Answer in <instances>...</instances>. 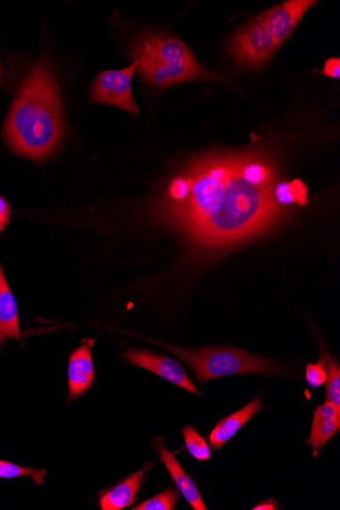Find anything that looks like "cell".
Segmentation results:
<instances>
[{
	"instance_id": "obj_20",
	"label": "cell",
	"mask_w": 340,
	"mask_h": 510,
	"mask_svg": "<svg viewBox=\"0 0 340 510\" xmlns=\"http://www.w3.org/2000/svg\"><path fill=\"white\" fill-rule=\"evenodd\" d=\"M325 361L322 357L316 364H307L306 381L312 388H319L326 381Z\"/></svg>"
},
{
	"instance_id": "obj_13",
	"label": "cell",
	"mask_w": 340,
	"mask_h": 510,
	"mask_svg": "<svg viewBox=\"0 0 340 510\" xmlns=\"http://www.w3.org/2000/svg\"><path fill=\"white\" fill-rule=\"evenodd\" d=\"M8 337L22 340L20 334L18 306L0 264V348Z\"/></svg>"
},
{
	"instance_id": "obj_12",
	"label": "cell",
	"mask_w": 340,
	"mask_h": 510,
	"mask_svg": "<svg viewBox=\"0 0 340 510\" xmlns=\"http://www.w3.org/2000/svg\"><path fill=\"white\" fill-rule=\"evenodd\" d=\"M263 408L262 395H258L245 408L220 420L208 436L213 450L219 451L228 440H231L239 432L242 426L247 424Z\"/></svg>"
},
{
	"instance_id": "obj_24",
	"label": "cell",
	"mask_w": 340,
	"mask_h": 510,
	"mask_svg": "<svg viewBox=\"0 0 340 510\" xmlns=\"http://www.w3.org/2000/svg\"><path fill=\"white\" fill-rule=\"evenodd\" d=\"M3 231V230H2V229H0V231Z\"/></svg>"
},
{
	"instance_id": "obj_18",
	"label": "cell",
	"mask_w": 340,
	"mask_h": 510,
	"mask_svg": "<svg viewBox=\"0 0 340 510\" xmlns=\"http://www.w3.org/2000/svg\"><path fill=\"white\" fill-rule=\"evenodd\" d=\"M45 475V468L36 470V468L20 467L10 463V461L0 459V478L13 479L28 475V477H31L34 480L35 484L40 486L43 483Z\"/></svg>"
},
{
	"instance_id": "obj_3",
	"label": "cell",
	"mask_w": 340,
	"mask_h": 510,
	"mask_svg": "<svg viewBox=\"0 0 340 510\" xmlns=\"http://www.w3.org/2000/svg\"><path fill=\"white\" fill-rule=\"evenodd\" d=\"M131 54L138 73L148 84L157 88L197 80L222 81L218 75L201 66L182 41L164 33L141 34L131 45Z\"/></svg>"
},
{
	"instance_id": "obj_15",
	"label": "cell",
	"mask_w": 340,
	"mask_h": 510,
	"mask_svg": "<svg viewBox=\"0 0 340 510\" xmlns=\"http://www.w3.org/2000/svg\"><path fill=\"white\" fill-rule=\"evenodd\" d=\"M308 189L301 181L277 183L273 195L277 205L284 209L289 205L307 203Z\"/></svg>"
},
{
	"instance_id": "obj_8",
	"label": "cell",
	"mask_w": 340,
	"mask_h": 510,
	"mask_svg": "<svg viewBox=\"0 0 340 510\" xmlns=\"http://www.w3.org/2000/svg\"><path fill=\"white\" fill-rule=\"evenodd\" d=\"M316 2L310 0H290L275 5L261 13L260 17L265 24L270 35L273 36L277 47L281 48L291 36L298 23Z\"/></svg>"
},
{
	"instance_id": "obj_17",
	"label": "cell",
	"mask_w": 340,
	"mask_h": 510,
	"mask_svg": "<svg viewBox=\"0 0 340 510\" xmlns=\"http://www.w3.org/2000/svg\"><path fill=\"white\" fill-rule=\"evenodd\" d=\"M183 435L186 441L187 451L198 460L205 461L210 459L211 451L206 440L200 435L199 432L193 426H185Z\"/></svg>"
},
{
	"instance_id": "obj_21",
	"label": "cell",
	"mask_w": 340,
	"mask_h": 510,
	"mask_svg": "<svg viewBox=\"0 0 340 510\" xmlns=\"http://www.w3.org/2000/svg\"><path fill=\"white\" fill-rule=\"evenodd\" d=\"M326 77L332 79L340 78V60L339 59H329L325 61L323 70L321 72Z\"/></svg>"
},
{
	"instance_id": "obj_19",
	"label": "cell",
	"mask_w": 340,
	"mask_h": 510,
	"mask_svg": "<svg viewBox=\"0 0 340 510\" xmlns=\"http://www.w3.org/2000/svg\"><path fill=\"white\" fill-rule=\"evenodd\" d=\"M179 495L175 488L165 489L162 492L131 508L133 510H173L178 501Z\"/></svg>"
},
{
	"instance_id": "obj_5",
	"label": "cell",
	"mask_w": 340,
	"mask_h": 510,
	"mask_svg": "<svg viewBox=\"0 0 340 510\" xmlns=\"http://www.w3.org/2000/svg\"><path fill=\"white\" fill-rule=\"evenodd\" d=\"M279 50L260 16L242 26L227 43L235 63L251 68L265 66Z\"/></svg>"
},
{
	"instance_id": "obj_14",
	"label": "cell",
	"mask_w": 340,
	"mask_h": 510,
	"mask_svg": "<svg viewBox=\"0 0 340 510\" xmlns=\"http://www.w3.org/2000/svg\"><path fill=\"white\" fill-rule=\"evenodd\" d=\"M146 470L147 468L143 467L142 470L131 474L120 484L102 494L99 498L100 508L102 510H122L133 505L140 490Z\"/></svg>"
},
{
	"instance_id": "obj_16",
	"label": "cell",
	"mask_w": 340,
	"mask_h": 510,
	"mask_svg": "<svg viewBox=\"0 0 340 510\" xmlns=\"http://www.w3.org/2000/svg\"><path fill=\"white\" fill-rule=\"evenodd\" d=\"M326 369V402L336 406L340 411V367L336 357L323 354Z\"/></svg>"
},
{
	"instance_id": "obj_22",
	"label": "cell",
	"mask_w": 340,
	"mask_h": 510,
	"mask_svg": "<svg viewBox=\"0 0 340 510\" xmlns=\"http://www.w3.org/2000/svg\"><path fill=\"white\" fill-rule=\"evenodd\" d=\"M11 209L6 200L0 197V229L4 230L10 223Z\"/></svg>"
},
{
	"instance_id": "obj_9",
	"label": "cell",
	"mask_w": 340,
	"mask_h": 510,
	"mask_svg": "<svg viewBox=\"0 0 340 510\" xmlns=\"http://www.w3.org/2000/svg\"><path fill=\"white\" fill-rule=\"evenodd\" d=\"M94 343L95 340L85 339L69 356L67 403L84 395L94 381L95 371L91 353Z\"/></svg>"
},
{
	"instance_id": "obj_6",
	"label": "cell",
	"mask_w": 340,
	"mask_h": 510,
	"mask_svg": "<svg viewBox=\"0 0 340 510\" xmlns=\"http://www.w3.org/2000/svg\"><path fill=\"white\" fill-rule=\"evenodd\" d=\"M138 68L137 61L123 70L104 71L97 75L90 89L93 103L108 105L137 115L138 108L131 93V81Z\"/></svg>"
},
{
	"instance_id": "obj_23",
	"label": "cell",
	"mask_w": 340,
	"mask_h": 510,
	"mask_svg": "<svg viewBox=\"0 0 340 510\" xmlns=\"http://www.w3.org/2000/svg\"><path fill=\"white\" fill-rule=\"evenodd\" d=\"M280 505L274 499L265 500L260 503V505L253 507V510H275L279 509Z\"/></svg>"
},
{
	"instance_id": "obj_4",
	"label": "cell",
	"mask_w": 340,
	"mask_h": 510,
	"mask_svg": "<svg viewBox=\"0 0 340 510\" xmlns=\"http://www.w3.org/2000/svg\"><path fill=\"white\" fill-rule=\"evenodd\" d=\"M152 342L178 356L193 370L200 383L239 374H287L279 363L249 354L244 349L227 347L189 349L158 341Z\"/></svg>"
},
{
	"instance_id": "obj_2",
	"label": "cell",
	"mask_w": 340,
	"mask_h": 510,
	"mask_svg": "<svg viewBox=\"0 0 340 510\" xmlns=\"http://www.w3.org/2000/svg\"><path fill=\"white\" fill-rule=\"evenodd\" d=\"M64 122L58 84L45 63L35 66L20 87L5 123V137L16 153L43 161L59 146Z\"/></svg>"
},
{
	"instance_id": "obj_10",
	"label": "cell",
	"mask_w": 340,
	"mask_h": 510,
	"mask_svg": "<svg viewBox=\"0 0 340 510\" xmlns=\"http://www.w3.org/2000/svg\"><path fill=\"white\" fill-rule=\"evenodd\" d=\"M152 445H154L166 468H168L170 477L175 481L179 492L183 494L185 499L190 503L194 509L206 510V506L202 498H201L198 487L184 470V467L179 465L176 457L164 446L163 440L162 438H154Z\"/></svg>"
},
{
	"instance_id": "obj_1",
	"label": "cell",
	"mask_w": 340,
	"mask_h": 510,
	"mask_svg": "<svg viewBox=\"0 0 340 510\" xmlns=\"http://www.w3.org/2000/svg\"><path fill=\"white\" fill-rule=\"evenodd\" d=\"M274 161L259 150L197 157L170 183L159 205L166 224L194 245L219 249L244 242L279 222Z\"/></svg>"
},
{
	"instance_id": "obj_7",
	"label": "cell",
	"mask_w": 340,
	"mask_h": 510,
	"mask_svg": "<svg viewBox=\"0 0 340 510\" xmlns=\"http://www.w3.org/2000/svg\"><path fill=\"white\" fill-rule=\"evenodd\" d=\"M124 358L134 366L148 370L164 381L200 396V391L187 376L183 365L170 357L156 355L150 350L130 349L124 353Z\"/></svg>"
},
{
	"instance_id": "obj_11",
	"label": "cell",
	"mask_w": 340,
	"mask_h": 510,
	"mask_svg": "<svg viewBox=\"0 0 340 510\" xmlns=\"http://www.w3.org/2000/svg\"><path fill=\"white\" fill-rule=\"evenodd\" d=\"M340 429V411L329 402L318 405L314 411L310 436L307 443L313 450L314 457L321 452L328 441L335 437Z\"/></svg>"
}]
</instances>
